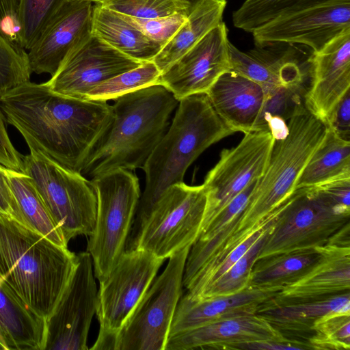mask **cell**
<instances>
[{
  "mask_svg": "<svg viewBox=\"0 0 350 350\" xmlns=\"http://www.w3.org/2000/svg\"><path fill=\"white\" fill-rule=\"evenodd\" d=\"M350 224V208L335 206L314 187L296 189L280 206L258 258L330 244Z\"/></svg>",
  "mask_w": 350,
  "mask_h": 350,
  "instance_id": "52a82bcc",
  "label": "cell"
},
{
  "mask_svg": "<svg viewBox=\"0 0 350 350\" xmlns=\"http://www.w3.org/2000/svg\"><path fill=\"white\" fill-rule=\"evenodd\" d=\"M204 0H182L187 5L188 15Z\"/></svg>",
  "mask_w": 350,
  "mask_h": 350,
  "instance_id": "f6af8a7d",
  "label": "cell"
},
{
  "mask_svg": "<svg viewBox=\"0 0 350 350\" xmlns=\"http://www.w3.org/2000/svg\"><path fill=\"white\" fill-rule=\"evenodd\" d=\"M0 164L23 172V156L15 148L8 135L4 116L0 109Z\"/></svg>",
  "mask_w": 350,
  "mask_h": 350,
  "instance_id": "60d3db41",
  "label": "cell"
},
{
  "mask_svg": "<svg viewBox=\"0 0 350 350\" xmlns=\"http://www.w3.org/2000/svg\"><path fill=\"white\" fill-rule=\"evenodd\" d=\"M46 333V319L0 276V349L44 350Z\"/></svg>",
  "mask_w": 350,
  "mask_h": 350,
  "instance_id": "cb8c5ba5",
  "label": "cell"
},
{
  "mask_svg": "<svg viewBox=\"0 0 350 350\" xmlns=\"http://www.w3.org/2000/svg\"><path fill=\"white\" fill-rule=\"evenodd\" d=\"M335 313H350V292L321 300L283 305L272 304L269 300L256 314L265 319L288 339L291 335L293 341L301 342L308 349L301 338L308 339L318 319Z\"/></svg>",
  "mask_w": 350,
  "mask_h": 350,
  "instance_id": "d4e9b609",
  "label": "cell"
},
{
  "mask_svg": "<svg viewBox=\"0 0 350 350\" xmlns=\"http://www.w3.org/2000/svg\"><path fill=\"white\" fill-rule=\"evenodd\" d=\"M93 3L66 0L28 49L31 72L52 76L66 56L91 35Z\"/></svg>",
  "mask_w": 350,
  "mask_h": 350,
  "instance_id": "ac0fdd59",
  "label": "cell"
},
{
  "mask_svg": "<svg viewBox=\"0 0 350 350\" xmlns=\"http://www.w3.org/2000/svg\"><path fill=\"white\" fill-rule=\"evenodd\" d=\"M7 170L8 168L0 164V213L12 217L23 223L16 201L10 187Z\"/></svg>",
  "mask_w": 350,
  "mask_h": 350,
  "instance_id": "7bdbcfd3",
  "label": "cell"
},
{
  "mask_svg": "<svg viewBox=\"0 0 350 350\" xmlns=\"http://www.w3.org/2000/svg\"><path fill=\"white\" fill-rule=\"evenodd\" d=\"M205 206L202 185L190 186L183 182L170 186L125 250L140 249L165 260L191 247L200 234Z\"/></svg>",
  "mask_w": 350,
  "mask_h": 350,
  "instance_id": "9c48e42d",
  "label": "cell"
},
{
  "mask_svg": "<svg viewBox=\"0 0 350 350\" xmlns=\"http://www.w3.org/2000/svg\"><path fill=\"white\" fill-rule=\"evenodd\" d=\"M228 49L231 70L259 84L265 99L282 88L307 92L312 53L282 42L255 44L242 51L229 41Z\"/></svg>",
  "mask_w": 350,
  "mask_h": 350,
  "instance_id": "5bb4252c",
  "label": "cell"
},
{
  "mask_svg": "<svg viewBox=\"0 0 350 350\" xmlns=\"http://www.w3.org/2000/svg\"><path fill=\"white\" fill-rule=\"evenodd\" d=\"M142 63L91 33L66 56L46 83L58 94L85 99L88 92L101 82Z\"/></svg>",
  "mask_w": 350,
  "mask_h": 350,
  "instance_id": "9a60e30c",
  "label": "cell"
},
{
  "mask_svg": "<svg viewBox=\"0 0 350 350\" xmlns=\"http://www.w3.org/2000/svg\"><path fill=\"white\" fill-rule=\"evenodd\" d=\"M331 0H245L233 12L234 25L252 33L266 23L291 12Z\"/></svg>",
  "mask_w": 350,
  "mask_h": 350,
  "instance_id": "4dcf8cb0",
  "label": "cell"
},
{
  "mask_svg": "<svg viewBox=\"0 0 350 350\" xmlns=\"http://www.w3.org/2000/svg\"><path fill=\"white\" fill-rule=\"evenodd\" d=\"M228 29L222 21L161 72L157 84L179 101L196 94H206L218 78L231 70Z\"/></svg>",
  "mask_w": 350,
  "mask_h": 350,
  "instance_id": "e0dca14e",
  "label": "cell"
},
{
  "mask_svg": "<svg viewBox=\"0 0 350 350\" xmlns=\"http://www.w3.org/2000/svg\"><path fill=\"white\" fill-rule=\"evenodd\" d=\"M226 0H204L187 17L152 62L163 72L223 21Z\"/></svg>",
  "mask_w": 350,
  "mask_h": 350,
  "instance_id": "4316f807",
  "label": "cell"
},
{
  "mask_svg": "<svg viewBox=\"0 0 350 350\" xmlns=\"http://www.w3.org/2000/svg\"><path fill=\"white\" fill-rule=\"evenodd\" d=\"M7 173L23 223L55 244L68 248L61 229L51 216L31 178L8 168Z\"/></svg>",
  "mask_w": 350,
  "mask_h": 350,
  "instance_id": "f1b7e54d",
  "label": "cell"
},
{
  "mask_svg": "<svg viewBox=\"0 0 350 350\" xmlns=\"http://www.w3.org/2000/svg\"><path fill=\"white\" fill-rule=\"evenodd\" d=\"M319 260L269 300L275 305L317 301L350 292V246L317 247Z\"/></svg>",
  "mask_w": 350,
  "mask_h": 350,
  "instance_id": "44dd1931",
  "label": "cell"
},
{
  "mask_svg": "<svg viewBox=\"0 0 350 350\" xmlns=\"http://www.w3.org/2000/svg\"><path fill=\"white\" fill-rule=\"evenodd\" d=\"M27 53L0 33V98L15 87L29 81Z\"/></svg>",
  "mask_w": 350,
  "mask_h": 350,
  "instance_id": "d590c367",
  "label": "cell"
},
{
  "mask_svg": "<svg viewBox=\"0 0 350 350\" xmlns=\"http://www.w3.org/2000/svg\"><path fill=\"white\" fill-rule=\"evenodd\" d=\"M23 172L31 178L68 243L94 233L97 198L91 180L33 150L23 157Z\"/></svg>",
  "mask_w": 350,
  "mask_h": 350,
  "instance_id": "ba28073f",
  "label": "cell"
},
{
  "mask_svg": "<svg viewBox=\"0 0 350 350\" xmlns=\"http://www.w3.org/2000/svg\"><path fill=\"white\" fill-rule=\"evenodd\" d=\"M20 0H0V33L21 45L18 14Z\"/></svg>",
  "mask_w": 350,
  "mask_h": 350,
  "instance_id": "f35d334b",
  "label": "cell"
},
{
  "mask_svg": "<svg viewBox=\"0 0 350 350\" xmlns=\"http://www.w3.org/2000/svg\"><path fill=\"white\" fill-rule=\"evenodd\" d=\"M164 260L143 250H125L109 275L99 282L96 314L100 329L93 349L116 350L120 330Z\"/></svg>",
  "mask_w": 350,
  "mask_h": 350,
  "instance_id": "30bf717a",
  "label": "cell"
},
{
  "mask_svg": "<svg viewBox=\"0 0 350 350\" xmlns=\"http://www.w3.org/2000/svg\"><path fill=\"white\" fill-rule=\"evenodd\" d=\"M234 133L216 113L206 94L179 100L171 125L142 167L145 188L126 245L136 237L163 192L183 182L187 170L206 149Z\"/></svg>",
  "mask_w": 350,
  "mask_h": 350,
  "instance_id": "7a4b0ae2",
  "label": "cell"
},
{
  "mask_svg": "<svg viewBox=\"0 0 350 350\" xmlns=\"http://www.w3.org/2000/svg\"><path fill=\"white\" fill-rule=\"evenodd\" d=\"M325 123L339 137L350 142V90L336 104Z\"/></svg>",
  "mask_w": 350,
  "mask_h": 350,
  "instance_id": "ab89813d",
  "label": "cell"
},
{
  "mask_svg": "<svg viewBox=\"0 0 350 350\" xmlns=\"http://www.w3.org/2000/svg\"><path fill=\"white\" fill-rule=\"evenodd\" d=\"M69 1H90L92 2L93 4L98 3L101 4L105 1V0H69Z\"/></svg>",
  "mask_w": 350,
  "mask_h": 350,
  "instance_id": "bcb514c9",
  "label": "cell"
},
{
  "mask_svg": "<svg viewBox=\"0 0 350 350\" xmlns=\"http://www.w3.org/2000/svg\"><path fill=\"white\" fill-rule=\"evenodd\" d=\"M238 349L245 350H297L306 349L302 345L292 342L258 340L241 345Z\"/></svg>",
  "mask_w": 350,
  "mask_h": 350,
  "instance_id": "ee69618b",
  "label": "cell"
},
{
  "mask_svg": "<svg viewBox=\"0 0 350 350\" xmlns=\"http://www.w3.org/2000/svg\"><path fill=\"white\" fill-rule=\"evenodd\" d=\"M206 94L216 113L234 133L256 131L265 99L259 84L230 70L221 75Z\"/></svg>",
  "mask_w": 350,
  "mask_h": 350,
  "instance_id": "603a6c76",
  "label": "cell"
},
{
  "mask_svg": "<svg viewBox=\"0 0 350 350\" xmlns=\"http://www.w3.org/2000/svg\"><path fill=\"white\" fill-rule=\"evenodd\" d=\"M91 33L142 62L152 61L161 49L119 13L98 3L93 5Z\"/></svg>",
  "mask_w": 350,
  "mask_h": 350,
  "instance_id": "484cf974",
  "label": "cell"
},
{
  "mask_svg": "<svg viewBox=\"0 0 350 350\" xmlns=\"http://www.w3.org/2000/svg\"><path fill=\"white\" fill-rule=\"evenodd\" d=\"M285 136L275 139L267 169L257 180L239 223L221 252L228 254L265 226L296 189L299 176L326 134V124L302 108L287 123Z\"/></svg>",
  "mask_w": 350,
  "mask_h": 350,
  "instance_id": "5b68a950",
  "label": "cell"
},
{
  "mask_svg": "<svg viewBox=\"0 0 350 350\" xmlns=\"http://www.w3.org/2000/svg\"><path fill=\"white\" fill-rule=\"evenodd\" d=\"M350 29V0H331L280 16L254 30L255 44H302L317 53Z\"/></svg>",
  "mask_w": 350,
  "mask_h": 350,
  "instance_id": "2e32d148",
  "label": "cell"
},
{
  "mask_svg": "<svg viewBox=\"0 0 350 350\" xmlns=\"http://www.w3.org/2000/svg\"><path fill=\"white\" fill-rule=\"evenodd\" d=\"M0 109L29 150L81 174L113 115L107 101L65 96L30 81L5 93Z\"/></svg>",
  "mask_w": 350,
  "mask_h": 350,
  "instance_id": "6da1fadb",
  "label": "cell"
},
{
  "mask_svg": "<svg viewBox=\"0 0 350 350\" xmlns=\"http://www.w3.org/2000/svg\"><path fill=\"white\" fill-rule=\"evenodd\" d=\"M319 248L281 253L258 258L252 268L249 286L284 287L304 275L320 258Z\"/></svg>",
  "mask_w": 350,
  "mask_h": 350,
  "instance_id": "f546056e",
  "label": "cell"
},
{
  "mask_svg": "<svg viewBox=\"0 0 350 350\" xmlns=\"http://www.w3.org/2000/svg\"><path fill=\"white\" fill-rule=\"evenodd\" d=\"M191 247L169 258L120 330L116 350H165L178 301L183 294L186 260Z\"/></svg>",
  "mask_w": 350,
  "mask_h": 350,
  "instance_id": "8fae6325",
  "label": "cell"
},
{
  "mask_svg": "<svg viewBox=\"0 0 350 350\" xmlns=\"http://www.w3.org/2000/svg\"><path fill=\"white\" fill-rule=\"evenodd\" d=\"M91 182L97 211L87 252L92 257L94 276L101 282L125 251L141 193L137 176L124 169L94 176Z\"/></svg>",
  "mask_w": 350,
  "mask_h": 350,
  "instance_id": "8992f818",
  "label": "cell"
},
{
  "mask_svg": "<svg viewBox=\"0 0 350 350\" xmlns=\"http://www.w3.org/2000/svg\"><path fill=\"white\" fill-rule=\"evenodd\" d=\"M113 100L111 123L88 158L83 176L93 178L118 168H142L167 131L179 102L160 84Z\"/></svg>",
  "mask_w": 350,
  "mask_h": 350,
  "instance_id": "277c9868",
  "label": "cell"
},
{
  "mask_svg": "<svg viewBox=\"0 0 350 350\" xmlns=\"http://www.w3.org/2000/svg\"><path fill=\"white\" fill-rule=\"evenodd\" d=\"M101 5L121 14L139 18H156L175 14L188 16L182 0H105Z\"/></svg>",
  "mask_w": 350,
  "mask_h": 350,
  "instance_id": "8d00e7d4",
  "label": "cell"
},
{
  "mask_svg": "<svg viewBox=\"0 0 350 350\" xmlns=\"http://www.w3.org/2000/svg\"><path fill=\"white\" fill-rule=\"evenodd\" d=\"M274 141L269 130L252 131L237 146L221 152L202 184L206 206L199 235L237 196L263 176Z\"/></svg>",
  "mask_w": 350,
  "mask_h": 350,
  "instance_id": "7c38bea8",
  "label": "cell"
},
{
  "mask_svg": "<svg viewBox=\"0 0 350 350\" xmlns=\"http://www.w3.org/2000/svg\"><path fill=\"white\" fill-rule=\"evenodd\" d=\"M350 90V29L317 53H312V70L306 93L307 109L323 122Z\"/></svg>",
  "mask_w": 350,
  "mask_h": 350,
  "instance_id": "d6986e66",
  "label": "cell"
},
{
  "mask_svg": "<svg viewBox=\"0 0 350 350\" xmlns=\"http://www.w3.org/2000/svg\"><path fill=\"white\" fill-rule=\"evenodd\" d=\"M66 0H20L18 21L21 45L28 50Z\"/></svg>",
  "mask_w": 350,
  "mask_h": 350,
  "instance_id": "836d02e7",
  "label": "cell"
},
{
  "mask_svg": "<svg viewBox=\"0 0 350 350\" xmlns=\"http://www.w3.org/2000/svg\"><path fill=\"white\" fill-rule=\"evenodd\" d=\"M314 187L332 204L350 208V178L333 180Z\"/></svg>",
  "mask_w": 350,
  "mask_h": 350,
  "instance_id": "b9f144b4",
  "label": "cell"
},
{
  "mask_svg": "<svg viewBox=\"0 0 350 350\" xmlns=\"http://www.w3.org/2000/svg\"><path fill=\"white\" fill-rule=\"evenodd\" d=\"M348 178H350V142L339 137L326 124L325 136L304 167L296 189L317 187Z\"/></svg>",
  "mask_w": 350,
  "mask_h": 350,
  "instance_id": "83f0119b",
  "label": "cell"
},
{
  "mask_svg": "<svg viewBox=\"0 0 350 350\" xmlns=\"http://www.w3.org/2000/svg\"><path fill=\"white\" fill-rule=\"evenodd\" d=\"M271 224L224 274L207 286L198 298L193 299L232 295L248 287L252 268L258 258Z\"/></svg>",
  "mask_w": 350,
  "mask_h": 350,
  "instance_id": "d6a6232c",
  "label": "cell"
},
{
  "mask_svg": "<svg viewBox=\"0 0 350 350\" xmlns=\"http://www.w3.org/2000/svg\"><path fill=\"white\" fill-rule=\"evenodd\" d=\"M161 74L152 61L144 62L134 69L101 82L88 92L85 99L114 100L131 92L157 84Z\"/></svg>",
  "mask_w": 350,
  "mask_h": 350,
  "instance_id": "1f68e13d",
  "label": "cell"
},
{
  "mask_svg": "<svg viewBox=\"0 0 350 350\" xmlns=\"http://www.w3.org/2000/svg\"><path fill=\"white\" fill-rule=\"evenodd\" d=\"M120 14L144 35L160 45L161 48L175 34L187 17L183 14H175L161 18H139Z\"/></svg>",
  "mask_w": 350,
  "mask_h": 350,
  "instance_id": "74e56055",
  "label": "cell"
},
{
  "mask_svg": "<svg viewBox=\"0 0 350 350\" xmlns=\"http://www.w3.org/2000/svg\"><path fill=\"white\" fill-rule=\"evenodd\" d=\"M76 263L68 248L0 213V276L38 315L48 319Z\"/></svg>",
  "mask_w": 350,
  "mask_h": 350,
  "instance_id": "3957f363",
  "label": "cell"
},
{
  "mask_svg": "<svg viewBox=\"0 0 350 350\" xmlns=\"http://www.w3.org/2000/svg\"><path fill=\"white\" fill-rule=\"evenodd\" d=\"M258 340L292 342L306 349L286 338L262 317L252 314L217 320L172 335L165 350L238 349L242 344Z\"/></svg>",
  "mask_w": 350,
  "mask_h": 350,
  "instance_id": "ffe728a7",
  "label": "cell"
},
{
  "mask_svg": "<svg viewBox=\"0 0 350 350\" xmlns=\"http://www.w3.org/2000/svg\"><path fill=\"white\" fill-rule=\"evenodd\" d=\"M282 288L249 286L234 294L200 299H193L183 293L174 314L169 337L217 320L256 314L264 304L275 297Z\"/></svg>",
  "mask_w": 350,
  "mask_h": 350,
  "instance_id": "7402d4cb",
  "label": "cell"
},
{
  "mask_svg": "<svg viewBox=\"0 0 350 350\" xmlns=\"http://www.w3.org/2000/svg\"><path fill=\"white\" fill-rule=\"evenodd\" d=\"M307 344L309 349L349 350L350 313L330 314L318 319Z\"/></svg>",
  "mask_w": 350,
  "mask_h": 350,
  "instance_id": "e575fe53",
  "label": "cell"
},
{
  "mask_svg": "<svg viewBox=\"0 0 350 350\" xmlns=\"http://www.w3.org/2000/svg\"><path fill=\"white\" fill-rule=\"evenodd\" d=\"M97 288L92 257L77 254V263L55 308L46 320L44 350H86L96 313Z\"/></svg>",
  "mask_w": 350,
  "mask_h": 350,
  "instance_id": "4fadbf2b",
  "label": "cell"
}]
</instances>
